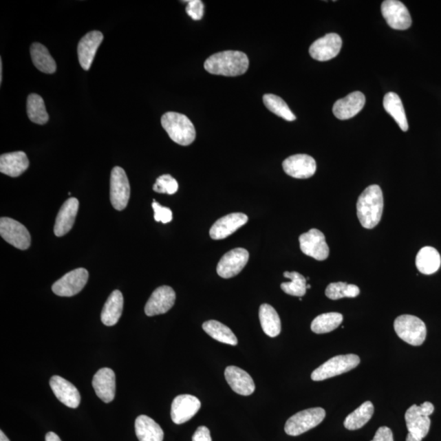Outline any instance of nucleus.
Wrapping results in <instances>:
<instances>
[{"mask_svg": "<svg viewBox=\"0 0 441 441\" xmlns=\"http://www.w3.org/2000/svg\"><path fill=\"white\" fill-rule=\"evenodd\" d=\"M248 62L246 54L239 51H224L213 54L205 61L204 69L216 76H239L248 71Z\"/></svg>", "mask_w": 441, "mask_h": 441, "instance_id": "obj_1", "label": "nucleus"}, {"mask_svg": "<svg viewBox=\"0 0 441 441\" xmlns=\"http://www.w3.org/2000/svg\"><path fill=\"white\" fill-rule=\"evenodd\" d=\"M383 205V195L380 186L372 185L367 187L356 204L357 217L362 226L366 229L374 228L381 221Z\"/></svg>", "mask_w": 441, "mask_h": 441, "instance_id": "obj_2", "label": "nucleus"}, {"mask_svg": "<svg viewBox=\"0 0 441 441\" xmlns=\"http://www.w3.org/2000/svg\"><path fill=\"white\" fill-rule=\"evenodd\" d=\"M161 125L174 142L189 146L195 141L196 133L189 118L180 113L168 112L161 118Z\"/></svg>", "mask_w": 441, "mask_h": 441, "instance_id": "obj_3", "label": "nucleus"}, {"mask_svg": "<svg viewBox=\"0 0 441 441\" xmlns=\"http://www.w3.org/2000/svg\"><path fill=\"white\" fill-rule=\"evenodd\" d=\"M434 405L424 402L421 405H413L405 413V418L409 433L418 441H422L429 434L431 427L429 418L434 412Z\"/></svg>", "mask_w": 441, "mask_h": 441, "instance_id": "obj_4", "label": "nucleus"}, {"mask_svg": "<svg viewBox=\"0 0 441 441\" xmlns=\"http://www.w3.org/2000/svg\"><path fill=\"white\" fill-rule=\"evenodd\" d=\"M397 335L412 346H421L427 337V327L421 319L411 315L397 317L394 322Z\"/></svg>", "mask_w": 441, "mask_h": 441, "instance_id": "obj_5", "label": "nucleus"}, {"mask_svg": "<svg viewBox=\"0 0 441 441\" xmlns=\"http://www.w3.org/2000/svg\"><path fill=\"white\" fill-rule=\"evenodd\" d=\"M360 363V357L355 354L334 356L314 370L312 379L313 381H324V380L349 372L356 368Z\"/></svg>", "mask_w": 441, "mask_h": 441, "instance_id": "obj_6", "label": "nucleus"}, {"mask_svg": "<svg viewBox=\"0 0 441 441\" xmlns=\"http://www.w3.org/2000/svg\"><path fill=\"white\" fill-rule=\"evenodd\" d=\"M325 416V410L320 407L305 409L297 413L288 419L286 423V434L292 436L302 435L321 424Z\"/></svg>", "mask_w": 441, "mask_h": 441, "instance_id": "obj_7", "label": "nucleus"}, {"mask_svg": "<svg viewBox=\"0 0 441 441\" xmlns=\"http://www.w3.org/2000/svg\"><path fill=\"white\" fill-rule=\"evenodd\" d=\"M0 235L11 246L25 250L30 246V235L26 227L10 217L0 219Z\"/></svg>", "mask_w": 441, "mask_h": 441, "instance_id": "obj_8", "label": "nucleus"}, {"mask_svg": "<svg viewBox=\"0 0 441 441\" xmlns=\"http://www.w3.org/2000/svg\"><path fill=\"white\" fill-rule=\"evenodd\" d=\"M89 281V272L85 268H78L65 274L52 287V292L60 297H72L78 294Z\"/></svg>", "mask_w": 441, "mask_h": 441, "instance_id": "obj_9", "label": "nucleus"}, {"mask_svg": "<svg viewBox=\"0 0 441 441\" xmlns=\"http://www.w3.org/2000/svg\"><path fill=\"white\" fill-rule=\"evenodd\" d=\"M110 197L112 206L116 211H124L130 198V185L125 170L115 167L111 174Z\"/></svg>", "mask_w": 441, "mask_h": 441, "instance_id": "obj_10", "label": "nucleus"}, {"mask_svg": "<svg viewBox=\"0 0 441 441\" xmlns=\"http://www.w3.org/2000/svg\"><path fill=\"white\" fill-rule=\"evenodd\" d=\"M301 250L304 255L313 257L318 261L328 259L330 248L326 243L325 235L321 230L312 229L300 235Z\"/></svg>", "mask_w": 441, "mask_h": 441, "instance_id": "obj_11", "label": "nucleus"}, {"mask_svg": "<svg viewBox=\"0 0 441 441\" xmlns=\"http://www.w3.org/2000/svg\"><path fill=\"white\" fill-rule=\"evenodd\" d=\"M382 13L390 28L394 30H407L412 25L408 8L398 0H386L382 3Z\"/></svg>", "mask_w": 441, "mask_h": 441, "instance_id": "obj_12", "label": "nucleus"}, {"mask_svg": "<svg viewBox=\"0 0 441 441\" xmlns=\"http://www.w3.org/2000/svg\"><path fill=\"white\" fill-rule=\"evenodd\" d=\"M250 253L243 248H235L222 257L217 266L218 276L224 279L237 276L246 266Z\"/></svg>", "mask_w": 441, "mask_h": 441, "instance_id": "obj_13", "label": "nucleus"}, {"mask_svg": "<svg viewBox=\"0 0 441 441\" xmlns=\"http://www.w3.org/2000/svg\"><path fill=\"white\" fill-rule=\"evenodd\" d=\"M342 45V39L338 34H327L312 43L309 50L310 55L313 59L326 62L338 55Z\"/></svg>", "mask_w": 441, "mask_h": 441, "instance_id": "obj_14", "label": "nucleus"}, {"mask_svg": "<svg viewBox=\"0 0 441 441\" xmlns=\"http://www.w3.org/2000/svg\"><path fill=\"white\" fill-rule=\"evenodd\" d=\"M175 292L169 286H161L153 292L145 307V313L148 316L161 315L168 312L175 303Z\"/></svg>", "mask_w": 441, "mask_h": 441, "instance_id": "obj_15", "label": "nucleus"}, {"mask_svg": "<svg viewBox=\"0 0 441 441\" xmlns=\"http://www.w3.org/2000/svg\"><path fill=\"white\" fill-rule=\"evenodd\" d=\"M200 408H202V403L197 397L191 395L178 396L172 403V420L175 424H182L191 420Z\"/></svg>", "mask_w": 441, "mask_h": 441, "instance_id": "obj_16", "label": "nucleus"}, {"mask_svg": "<svg viewBox=\"0 0 441 441\" xmlns=\"http://www.w3.org/2000/svg\"><path fill=\"white\" fill-rule=\"evenodd\" d=\"M283 169L292 178L307 179L315 174L316 163L312 156L298 154L290 156L283 161Z\"/></svg>", "mask_w": 441, "mask_h": 441, "instance_id": "obj_17", "label": "nucleus"}, {"mask_svg": "<svg viewBox=\"0 0 441 441\" xmlns=\"http://www.w3.org/2000/svg\"><path fill=\"white\" fill-rule=\"evenodd\" d=\"M103 41L102 32L94 30L91 32L80 39L78 45V58L81 67L85 71H89L92 63L94 62L96 52L101 45Z\"/></svg>", "mask_w": 441, "mask_h": 441, "instance_id": "obj_18", "label": "nucleus"}, {"mask_svg": "<svg viewBox=\"0 0 441 441\" xmlns=\"http://www.w3.org/2000/svg\"><path fill=\"white\" fill-rule=\"evenodd\" d=\"M248 217L242 213H230L218 219L211 227L209 235L213 239H224L233 235L248 222Z\"/></svg>", "mask_w": 441, "mask_h": 441, "instance_id": "obj_19", "label": "nucleus"}, {"mask_svg": "<svg viewBox=\"0 0 441 441\" xmlns=\"http://www.w3.org/2000/svg\"><path fill=\"white\" fill-rule=\"evenodd\" d=\"M365 105V95L359 91L353 92L334 103L333 112L338 120H346L356 116L364 108Z\"/></svg>", "mask_w": 441, "mask_h": 441, "instance_id": "obj_20", "label": "nucleus"}, {"mask_svg": "<svg viewBox=\"0 0 441 441\" xmlns=\"http://www.w3.org/2000/svg\"><path fill=\"white\" fill-rule=\"evenodd\" d=\"M50 387L56 398L69 408L76 409L80 404L81 396L72 383L60 376H52Z\"/></svg>", "mask_w": 441, "mask_h": 441, "instance_id": "obj_21", "label": "nucleus"}, {"mask_svg": "<svg viewBox=\"0 0 441 441\" xmlns=\"http://www.w3.org/2000/svg\"><path fill=\"white\" fill-rule=\"evenodd\" d=\"M93 387L96 394L105 403H111L116 396V374L110 368L99 369L94 375Z\"/></svg>", "mask_w": 441, "mask_h": 441, "instance_id": "obj_22", "label": "nucleus"}, {"mask_svg": "<svg viewBox=\"0 0 441 441\" xmlns=\"http://www.w3.org/2000/svg\"><path fill=\"white\" fill-rule=\"evenodd\" d=\"M225 378L231 389L239 395L250 396L255 391V384L250 375L239 367H227Z\"/></svg>", "mask_w": 441, "mask_h": 441, "instance_id": "obj_23", "label": "nucleus"}, {"mask_svg": "<svg viewBox=\"0 0 441 441\" xmlns=\"http://www.w3.org/2000/svg\"><path fill=\"white\" fill-rule=\"evenodd\" d=\"M78 205L80 203L76 198L69 199L63 204L56 218L54 226L56 237H63L72 229L74 224H75Z\"/></svg>", "mask_w": 441, "mask_h": 441, "instance_id": "obj_24", "label": "nucleus"}, {"mask_svg": "<svg viewBox=\"0 0 441 441\" xmlns=\"http://www.w3.org/2000/svg\"><path fill=\"white\" fill-rule=\"evenodd\" d=\"M30 161L23 151L7 153L0 156V172L17 178L29 168Z\"/></svg>", "mask_w": 441, "mask_h": 441, "instance_id": "obj_25", "label": "nucleus"}, {"mask_svg": "<svg viewBox=\"0 0 441 441\" xmlns=\"http://www.w3.org/2000/svg\"><path fill=\"white\" fill-rule=\"evenodd\" d=\"M123 294L119 290L113 291L103 309L101 320L103 324L107 326L116 325L123 312Z\"/></svg>", "mask_w": 441, "mask_h": 441, "instance_id": "obj_26", "label": "nucleus"}, {"mask_svg": "<svg viewBox=\"0 0 441 441\" xmlns=\"http://www.w3.org/2000/svg\"><path fill=\"white\" fill-rule=\"evenodd\" d=\"M135 431L139 441H163L164 431L160 426L147 416H140L135 421Z\"/></svg>", "mask_w": 441, "mask_h": 441, "instance_id": "obj_27", "label": "nucleus"}, {"mask_svg": "<svg viewBox=\"0 0 441 441\" xmlns=\"http://www.w3.org/2000/svg\"><path fill=\"white\" fill-rule=\"evenodd\" d=\"M383 107L385 111L394 119L401 130L406 132L409 129L407 118H406L402 102L398 95L388 93L383 98Z\"/></svg>", "mask_w": 441, "mask_h": 441, "instance_id": "obj_28", "label": "nucleus"}, {"mask_svg": "<svg viewBox=\"0 0 441 441\" xmlns=\"http://www.w3.org/2000/svg\"><path fill=\"white\" fill-rule=\"evenodd\" d=\"M441 257L435 248L427 246L418 252L416 266L419 272L424 275L434 274L440 268Z\"/></svg>", "mask_w": 441, "mask_h": 441, "instance_id": "obj_29", "label": "nucleus"}, {"mask_svg": "<svg viewBox=\"0 0 441 441\" xmlns=\"http://www.w3.org/2000/svg\"><path fill=\"white\" fill-rule=\"evenodd\" d=\"M259 319L261 328L270 338L277 337L281 332V319L272 305L263 304L259 309Z\"/></svg>", "mask_w": 441, "mask_h": 441, "instance_id": "obj_30", "label": "nucleus"}, {"mask_svg": "<svg viewBox=\"0 0 441 441\" xmlns=\"http://www.w3.org/2000/svg\"><path fill=\"white\" fill-rule=\"evenodd\" d=\"M32 62L39 71L45 74H54L56 71L55 60L52 58L49 50L39 43H34L30 47Z\"/></svg>", "mask_w": 441, "mask_h": 441, "instance_id": "obj_31", "label": "nucleus"}, {"mask_svg": "<svg viewBox=\"0 0 441 441\" xmlns=\"http://www.w3.org/2000/svg\"><path fill=\"white\" fill-rule=\"evenodd\" d=\"M374 412L372 402L366 401L362 404L355 411L349 414L345 419L344 427L349 431H356L363 427L371 418Z\"/></svg>", "mask_w": 441, "mask_h": 441, "instance_id": "obj_32", "label": "nucleus"}, {"mask_svg": "<svg viewBox=\"0 0 441 441\" xmlns=\"http://www.w3.org/2000/svg\"><path fill=\"white\" fill-rule=\"evenodd\" d=\"M203 330L218 342L235 346L238 343L237 336L229 327L217 321H208L203 324Z\"/></svg>", "mask_w": 441, "mask_h": 441, "instance_id": "obj_33", "label": "nucleus"}, {"mask_svg": "<svg viewBox=\"0 0 441 441\" xmlns=\"http://www.w3.org/2000/svg\"><path fill=\"white\" fill-rule=\"evenodd\" d=\"M343 321L342 314L338 312L322 314V315L314 319L311 329L314 333L317 334H328L338 328Z\"/></svg>", "mask_w": 441, "mask_h": 441, "instance_id": "obj_34", "label": "nucleus"}, {"mask_svg": "<svg viewBox=\"0 0 441 441\" xmlns=\"http://www.w3.org/2000/svg\"><path fill=\"white\" fill-rule=\"evenodd\" d=\"M28 115L30 121L37 125H45L50 116L46 111L45 102L41 96L32 94L28 98Z\"/></svg>", "mask_w": 441, "mask_h": 441, "instance_id": "obj_35", "label": "nucleus"}, {"mask_svg": "<svg viewBox=\"0 0 441 441\" xmlns=\"http://www.w3.org/2000/svg\"><path fill=\"white\" fill-rule=\"evenodd\" d=\"M263 103L266 108L279 117L287 121H294L296 116L281 98L274 94H265Z\"/></svg>", "mask_w": 441, "mask_h": 441, "instance_id": "obj_36", "label": "nucleus"}, {"mask_svg": "<svg viewBox=\"0 0 441 441\" xmlns=\"http://www.w3.org/2000/svg\"><path fill=\"white\" fill-rule=\"evenodd\" d=\"M283 277L290 279V282H285L281 283V289L286 294L295 296L303 297L307 292V279L303 275L299 272H286L283 273Z\"/></svg>", "mask_w": 441, "mask_h": 441, "instance_id": "obj_37", "label": "nucleus"}, {"mask_svg": "<svg viewBox=\"0 0 441 441\" xmlns=\"http://www.w3.org/2000/svg\"><path fill=\"white\" fill-rule=\"evenodd\" d=\"M360 292L359 287L355 285L337 282L330 283L326 288L325 295L331 300H338L343 298H356Z\"/></svg>", "mask_w": 441, "mask_h": 441, "instance_id": "obj_38", "label": "nucleus"}, {"mask_svg": "<svg viewBox=\"0 0 441 441\" xmlns=\"http://www.w3.org/2000/svg\"><path fill=\"white\" fill-rule=\"evenodd\" d=\"M153 190L157 193L173 195L178 190V183L176 179L169 174H164L156 179Z\"/></svg>", "mask_w": 441, "mask_h": 441, "instance_id": "obj_39", "label": "nucleus"}, {"mask_svg": "<svg viewBox=\"0 0 441 441\" xmlns=\"http://www.w3.org/2000/svg\"><path fill=\"white\" fill-rule=\"evenodd\" d=\"M186 11L192 19L195 21L202 20L204 13V3L200 0L187 1Z\"/></svg>", "mask_w": 441, "mask_h": 441, "instance_id": "obj_40", "label": "nucleus"}, {"mask_svg": "<svg viewBox=\"0 0 441 441\" xmlns=\"http://www.w3.org/2000/svg\"><path fill=\"white\" fill-rule=\"evenodd\" d=\"M152 208L154 209V217L156 222H162V224H166L173 220V213L171 209L161 206V205L156 202L152 203Z\"/></svg>", "mask_w": 441, "mask_h": 441, "instance_id": "obj_41", "label": "nucleus"}, {"mask_svg": "<svg viewBox=\"0 0 441 441\" xmlns=\"http://www.w3.org/2000/svg\"><path fill=\"white\" fill-rule=\"evenodd\" d=\"M371 441H394V439H393V433L389 427H379L374 439Z\"/></svg>", "mask_w": 441, "mask_h": 441, "instance_id": "obj_42", "label": "nucleus"}, {"mask_svg": "<svg viewBox=\"0 0 441 441\" xmlns=\"http://www.w3.org/2000/svg\"><path fill=\"white\" fill-rule=\"evenodd\" d=\"M192 441H212L211 431L207 427H199L192 438Z\"/></svg>", "mask_w": 441, "mask_h": 441, "instance_id": "obj_43", "label": "nucleus"}, {"mask_svg": "<svg viewBox=\"0 0 441 441\" xmlns=\"http://www.w3.org/2000/svg\"><path fill=\"white\" fill-rule=\"evenodd\" d=\"M45 441H62L59 438V436L54 433V432H49L45 436Z\"/></svg>", "mask_w": 441, "mask_h": 441, "instance_id": "obj_44", "label": "nucleus"}, {"mask_svg": "<svg viewBox=\"0 0 441 441\" xmlns=\"http://www.w3.org/2000/svg\"><path fill=\"white\" fill-rule=\"evenodd\" d=\"M3 81V63L2 59H0V84H2Z\"/></svg>", "mask_w": 441, "mask_h": 441, "instance_id": "obj_45", "label": "nucleus"}, {"mask_svg": "<svg viewBox=\"0 0 441 441\" xmlns=\"http://www.w3.org/2000/svg\"><path fill=\"white\" fill-rule=\"evenodd\" d=\"M0 441H10L3 431H0Z\"/></svg>", "mask_w": 441, "mask_h": 441, "instance_id": "obj_46", "label": "nucleus"}, {"mask_svg": "<svg viewBox=\"0 0 441 441\" xmlns=\"http://www.w3.org/2000/svg\"><path fill=\"white\" fill-rule=\"evenodd\" d=\"M406 441H418V440L416 438H414L411 434L408 433L407 438H406Z\"/></svg>", "mask_w": 441, "mask_h": 441, "instance_id": "obj_47", "label": "nucleus"}, {"mask_svg": "<svg viewBox=\"0 0 441 441\" xmlns=\"http://www.w3.org/2000/svg\"><path fill=\"white\" fill-rule=\"evenodd\" d=\"M310 288H311V286L307 285V289H310Z\"/></svg>", "mask_w": 441, "mask_h": 441, "instance_id": "obj_48", "label": "nucleus"}]
</instances>
